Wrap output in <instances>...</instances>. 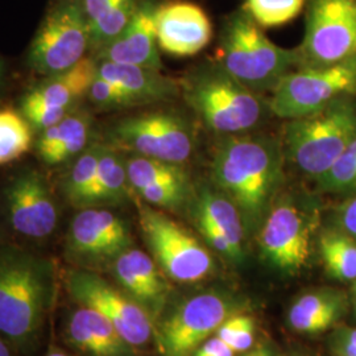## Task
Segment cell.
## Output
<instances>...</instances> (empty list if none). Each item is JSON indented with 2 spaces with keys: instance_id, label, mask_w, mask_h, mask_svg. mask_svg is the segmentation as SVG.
I'll return each instance as SVG.
<instances>
[{
  "instance_id": "6da1fadb",
  "label": "cell",
  "mask_w": 356,
  "mask_h": 356,
  "mask_svg": "<svg viewBox=\"0 0 356 356\" xmlns=\"http://www.w3.org/2000/svg\"><path fill=\"white\" fill-rule=\"evenodd\" d=\"M281 140L260 134L225 136L211 160V181L238 207L244 227L260 229L284 182Z\"/></svg>"
},
{
  "instance_id": "7a4b0ae2",
  "label": "cell",
  "mask_w": 356,
  "mask_h": 356,
  "mask_svg": "<svg viewBox=\"0 0 356 356\" xmlns=\"http://www.w3.org/2000/svg\"><path fill=\"white\" fill-rule=\"evenodd\" d=\"M57 296L54 261L15 244L0 245V335L19 350L38 342Z\"/></svg>"
},
{
  "instance_id": "3957f363",
  "label": "cell",
  "mask_w": 356,
  "mask_h": 356,
  "mask_svg": "<svg viewBox=\"0 0 356 356\" xmlns=\"http://www.w3.org/2000/svg\"><path fill=\"white\" fill-rule=\"evenodd\" d=\"M181 94L206 127L218 135L235 136L260 127L269 102L229 74L220 65L201 66L179 82Z\"/></svg>"
},
{
  "instance_id": "277c9868",
  "label": "cell",
  "mask_w": 356,
  "mask_h": 356,
  "mask_svg": "<svg viewBox=\"0 0 356 356\" xmlns=\"http://www.w3.org/2000/svg\"><path fill=\"white\" fill-rule=\"evenodd\" d=\"M356 138V102L344 97L325 108L288 119L282 127L285 159L307 177L325 175Z\"/></svg>"
},
{
  "instance_id": "5b68a950",
  "label": "cell",
  "mask_w": 356,
  "mask_h": 356,
  "mask_svg": "<svg viewBox=\"0 0 356 356\" xmlns=\"http://www.w3.org/2000/svg\"><path fill=\"white\" fill-rule=\"evenodd\" d=\"M216 64L259 94L273 91L301 65L298 51H286L272 42L245 13L229 19Z\"/></svg>"
},
{
  "instance_id": "8992f818",
  "label": "cell",
  "mask_w": 356,
  "mask_h": 356,
  "mask_svg": "<svg viewBox=\"0 0 356 356\" xmlns=\"http://www.w3.org/2000/svg\"><path fill=\"white\" fill-rule=\"evenodd\" d=\"M98 139L119 152L181 165L191 159L197 145V134L189 118L170 110L118 119Z\"/></svg>"
},
{
  "instance_id": "52a82bcc",
  "label": "cell",
  "mask_w": 356,
  "mask_h": 356,
  "mask_svg": "<svg viewBox=\"0 0 356 356\" xmlns=\"http://www.w3.org/2000/svg\"><path fill=\"white\" fill-rule=\"evenodd\" d=\"M89 51V20L81 0H58L38 26L26 63L38 76H53L76 66Z\"/></svg>"
},
{
  "instance_id": "ba28073f",
  "label": "cell",
  "mask_w": 356,
  "mask_h": 356,
  "mask_svg": "<svg viewBox=\"0 0 356 356\" xmlns=\"http://www.w3.org/2000/svg\"><path fill=\"white\" fill-rule=\"evenodd\" d=\"M356 94V57L327 66H300L272 91L269 107L281 119L313 114Z\"/></svg>"
},
{
  "instance_id": "9c48e42d",
  "label": "cell",
  "mask_w": 356,
  "mask_h": 356,
  "mask_svg": "<svg viewBox=\"0 0 356 356\" xmlns=\"http://www.w3.org/2000/svg\"><path fill=\"white\" fill-rule=\"evenodd\" d=\"M138 209L143 239L166 276L195 282L211 275L213 257L194 235L151 204L140 202Z\"/></svg>"
},
{
  "instance_id": "30bf717a",
  "label": "cell",
  "mask_w": 356,
  "mask_h": 356,
  "mask_svg": "<svg viewBox=\"0 0 356 356\" xmlns=\"http://www.w3.org/2000/svg\"><path fill=\"white\" fill-rule=\"evenodd\" d=\"M65 289L78 305L88 306L108 319L134 348L151 341L154 325L147 310L124 291L86 268L73 267L64 276Z\"/></svg>"
},
{
  "instance_id": "8fae6325",
  "label": "cell",
  "mask_w": 356,
  "mask_h": 356,
  "mask_svg": "<svg viewBox=\"0 0 356 356\" xmlns=\"http://www.w3.org/2000/svg\"><path fill=\"white\" fill-rule=\"evenodd\" d=\"M300 66H327L356 57V0H312Z\"/></svg>"
},
{
  "instance_id": "7c38bea8",
  "label": "cell",
  "mask_w": 356,
  "mask_h": 356,
  "mask_svg": "<svg viewBox=\"0 0 356 356\" xmlns=\"http://www.w3.org/2000/svg\"><path fill=\"white\" fill-rule=\"evenodd\" d=\"M235 301L223 293L204 292L176 306L157 335L163 356H193L204 341L231 317Z\"/></svg>"
},
{
  "instance_id": "4fadbf2b",
  "label": "cell",
  "mask_w": 356,
  "mask_h": 356,
  "mask_svg": "<svg viewBox=\"0 0 356 356\" xmlns=\"http://www.w3.org/2000/svg\"><path fill=\"white\" fill-rule=\"evenodd\" d=\"M127 222L106 207L79 209L65 236V257L74 267L91 268L111 263L132 247Z\"/></svg>"
},
{
  "instance_id": "5bb4252c",
  "label": "cell",
  "mask_w": 356,
  "mask_h": 356,
  "mask_svg": "<svg viewBox=\"0 0 356 356\" xmlns=\"http://www.w3.org/2000/svg\"><path fill=\"white\" fill-rule=\"evenodd\" d=\"M97 74L98 63L88 56L69 70L42 76L24 92L19 110L33 129L41 132L61 122L82 104Z\"/></svg>"
},
{
  "instance_id": "9a60e30c",
  "label": "cell",
  "mask_w": 356,
  "mask_h": 356,
  "mask_svg": "<svg viewBox=\"0 0 356 356\" xmlns=\"http://www.w3.org/2000/svg\"><path fill=\"white\" fill-rule=\"evenodd\" d=\"M7 216L13 231L26 239L51 236L60 220L56 195L47 177L36 168L15 172L3 191Z\"/></svg>"
},
{
  "instance_id": "2e32d148",
  "label": "cell",
  "mask_w": 356,
  "mask_h": 356,
  "mask_svg": "<svg viewBox=\"0 0 356 356\" xmlns=\"http://www.w3.org/2000/svg\"><path fill=\"white\" fill-rule=\"evenodd\" d=\"M310 239L309 218L291 200L272 206L257 235L263 257L285 272L305 267L310 256Z\"/></svg>"
},
{
  "instance_id": "e0dca14e",
  "label": "cell",
  "mask_w": 356,
  "mask_h": 356,
  "mask_svg": "<svg viewBox=\"0 0 356 356\" xmlns=\"http://www.w3.org/2000/svg\"><path fill=\"white\" fill-rule=\"evenodd\" d=\"M154 24L159 48L177 57L200 53L213 36L209 16L191 1L178 0L157 6Z\"/></svg>"
},
{
  "instance_id": "ac0fdd59",
  "label": "cell",
  "mask_w": 356,
  "mask_h": 356,
  "mask_svg": "<svg viewBox=\"0 0 356 356\" xmlns=\"http://www.w3.org/2000/svg\"><path fill=\"white\" fill-rule=\"evenodd\" d=\"M111 273L120 285L154 319L164 309L169 285L152 256L129 247L110 263Z\"/></svg>"
},
{
  "instance_id": "d6986e66",
  "label": "cell",
  "mask_w": 356,
  "mask_h": 356,
  "mask_svg": "<svg viewBox=\"0 0 356 356\" xmlns=\"http://www.w3.org/2000/svg\"><path fill=\"white\" fill-rule=\"evenodd\" d=\"M156 7L152 0H143L127 28L92 58L163 70L154 24Z\"/></svg>"
},
{
  "instance_id": "ffe728a7",
  "label": "cell",
  "mask_w": 356,
  "mask_h": 356,
  "mask_svg": "<svg viewBox=\"0 0 356 356\" xmlns=\"http://www.w3.org/2000/svg\"><path fill=\"white\" fill-rule=\"evenodd\" d=\"M97 139L94 115L81 104L57 124L38 132L33 148L40 163L56 168L69 164Z\"/></svg>"
},
{
  "instance_id": "44dd1931",
  "label": "cell",
  "mask_w": 356,
  "mask_h": 356,
  "mask_svg": "<svg viewBox=\"0 0 356 356\" xmlns=\"http://www.w3.org/2000/svg\"><path fill=\"white\" fill-rule=\"evenodd\" d=\"M66 343L85 356H135V348L126 342L114 325L97 310L79 305L65 322Z\"/></svg>"
},
{
  "instance_id": "7402d4cb",
  "label": "cell",
  "mask_w": 356,
  "mask_h": 356,
  "mask_svg": "<svg viewBox=\"0 0 356 356\" xmlns=\"http://www.w3.org/2000/svg\"><path fill=\"white\" fill-rule=\"evenodd\" d=\"M97 63L98 76L126 90L138 107L169 102L181 94L179 83L164 76L159 69L110 61Z\"/></svg>"
},
{
  "instance_id": "603a6c76",
  "label": "cell",
  "mask_w": 356,
  "mask_h": 356,
  "mask_svg": "<svg viewBox=\"0 0 356 356\" xmlns=\"http://www.w3.org/2000/svg\"><path fill=\"white\" fill-rule=\"evenodd\" d=\"M194 216H200L219 229L234 250L238 263L243 261L245 227L235 204L216 186H202L195 193Z\"/></svg>"
},
{
  "instance_id": "cb8c5ba5",
  "label": "cell",
  "mask_w": 356,
  "mask_h": 356,
  "mask_svg": "<svg viewBox=\"0 0 356 356\" xmlns=\"http://www.w3.org/2000/svg\"><path fill=\"white\" fill-rule=\"evenodd\" d=\"M131 195L135 194L128 182L124 153L104 144L97 176L82 209L123 204Z\"/></svg>"
},
{
  "instance_id": "d4e9b609",
  "label": "cell",
  "mask_w": 356,
  "mask_h": 356,
  "mask_svg": "<svg viewBox=\"0 0 356 356\" xmlns=\"http://www.w3.org/2000/svg\"><path fill=\"white\" fill-rule=\"evenodd\" d=\"M346 300L341 293H307L300 297L289 312L293 329L306 334L327 330L343 313Z\"/></svg>"
},
{
  "instance_id": "484cf974",
  "label": "cell",
  "mask_w": 356,
  "mask_h": 356,
  "mask_svg": "<svg viewBox=\"0 0 356 356\" xmlns=\"http://www.w3.org/2000/svg\"><path fill=\"white\" fill-rule=\"evenodd\" d=\"M103 145L102 141L97 139L74 160L66 164V170L60 181V191L65 201L74 209H82L94 184Z\"/></svg>"
},
{
  "instance_id": "4316f807",
  "label": "cell",
  "mask_w": 356,
  "mask_h": 356,
  "mask_svg": "<svg viewBox=\"0 0 356 356\" xmlns=\"http://www.w3.org/2000/svg\"><path fill=\"white\" fill-rule=\"evenodd\" d=\"M35 141V129L20 110L0 107V166L24 157Z\"/></svg>"
},
{
  "instance_id": "83f0119b",
  "label": "cell",
  "mask_w": 356,
  "mask_h": 356,
  "mask_svg": "<svg viewBox=\"0 0 356 356\" xmlns=\"http://www.w3.org/2000/svg\"><path fill=\"white\" fill-rule=\"evenodd\" d=\"M319 250L330 276L338 280H356V242L351 236L343 231H325L319 239Z\"/></svg>"
},
{
  "instance_id": "f1b7e54d",
  "label": "cell",
  "mask_w": 356,
  "mask_h": 356,
  "mask_svg": "<svg viewBox=\"0 0 356 356\" xmlns=\"http://www.w3.org/2000/svg\"><path fill=\"white\" fill-rule=\"evenodd\" d=\"M126 166L128 182L134 194L143 188L154 184L170 181H191L185 166L157 159L129 154L126 159Z\"/></svg>"
},
{
  "instance_id": "f546056e",
  "label": "cell",
  "mask_w": 356,
  "mask_h": 356,
  "mask_svg": "<svg viewBox=\"0 0 356 356\" xmlns=\"http://www.w3.org/2000/svg\"><path fill=\"white\" fill-rule=\"evenodd\" d=\"M143 0H123L89 23V56L99 51L119 36L138 13Z\"/></svg>"
},
{
  "instance_id": "4dcf8cb0",
  "label": "cell",
  "mask_w": 356,
  "mask_h": 356,
  "mask_svg": "<svg viewBox=\"0 0 356 356\" xmlns=\"http://www.w3.org/2000/svg\"><path fill=\"white\" fill-rule=\"evenodd\" d=\"M305 6V0H245V13L263 28L280 26L292 22Z\"/></svg>"
},
{
  "instance_id": "1f68e13d",
  "label": "cell",
  "mask_w": 356,
  "mask_h": 356,
  "mask_svg": "<svg viewBox=\"0 0 356 356\" xmlns=\"http://www.w3.org/2000/svg\"><path fill=\"white\" fill-rule=\"evenodd\" d=\"M319 191L334 194H356V138L330 169L316 179Z\"/></svg>"
},
{
  "instance_id": "d6a6232c",
  "label": "cell",
  "mask_w": 356,
  "mask_h": 356,
  "mask_svg": "<svg viewBox=\"0 0 356 356\" xmlns=\"http://www.w3.org/2000/svg\"><path fill=\"white\" fill-rule=\"evenodd\" d=\"M143 202L153 207L175 210L189 201L191 195V181H170L154 184L135 193Z\"/></svg>"
},
{
  "instance_id": "836d02e7",
  "label": "cell",
  "mask_w": 356,
  "mask_h": 356,
  "mask_svg": "<svg viewBox=\"0 0 356 356\" xmlns=\"http://www.w3.org/2000/svg\"><path fill=\"white\" fill-rule=\"evenodd\" d=\"M86 99L92 108L99 111H116L138 107L126 90L98 74L90 86Z\"/></svg>"
},
{
  "instance_id": "e575fe53",
  "label": "cell",
  "mask_w": 356,
  "mask_h": 356,
  "mask_svg": "<svg viewBox=\"0 0 356 356\" xmlns=\"http://www.w3.org/2000/svg\"><path fill=\"white\" fill-rule=\"evenodd\" d=\"M216 335L235 353H247L254 346V318L244 314L231 316L219 326Z\"/></svg>"
},
{
  "instance_id": "d590c367",
  "label": "cell",
  "mask_w": 356,
  "mask_h": 356,
  "mask_svg": "<svg viewBox=\"0 0 356 356\" xmlns=\"http://www.w3.org/2000/svg\"><path fill=\"white\" fill-rule=\"evenodd\" d=\"M194 220H195V225L200 229V232L204 235L206 242L209 243L216 250V252L227 257L234 263H238L234 250L231 248L227 239L225 238V235L219 229H216L211 223H209L207 220H204L200 216H194Z\"/></svg>"
},
{
  "instance_id": "8d00e7d4",
  "label": "cell",
  "mask_w": 356,
  "mask_h": 356,
  "mask_svg": "<svg viewBox=\"0 0 356 356\" xmlns=\"http://www.w3.org/2000/svg\"><path fill=\"white\" fill-rule=\"evenodd\" d=\"M337 218L342 231L356 242V194H353L339 206Z\"/></svg>"
},
{
  "instance_id": "74e56055",
  "label": "cell",
  "mask_w": 356,
  "mask_h": 356,
  "mask_svg": "<svg viewBox=\"0 0 356 356\" xmlns=\"http://www.w3.org/2000/svg\"><path fill=\"white\" fill-rule=\"evenodd\" d=\"M120 1L123 0H81V4L90 23L91 20L97 19L99 15L119 4Z\"/></svg>"
},
{
  "instance_id": "f35d334b",
  "label": "cell",
  "mask_w": 356,
  "mask_h": 356,
  "mask_svg": "<svg viewBox=\"0 0 356 356\" xmlns=\"http://www.w3.org/2000/svg\"><path fill=\"white\" fill-rule=\"evenodd\" d=\"M19 348L0 335V356H19Z\"/></svg>"
},
{
  "instance_id": "ab89813d",
  "label": "cell",
  "mask_w": 356,
  "mask_h": 356,
  "mask_svg": "<svg viewBox=\"0 0 356 356\" xmlns=\"http://www.w3.org/2000/svg\"><path fill=\"white\" fill-rule=\"evenodd\" d=\"M244 356H276V354L273 353V350L268 346H259L251 351H247V354Z\"/></svg>"
},
{
  "instance_id": "60d3db41",
  "label": "cell",
  "mask_w": 356,
  "mask_h": 356,
  "mask_svg": "<svg viewBox=\"0 0 356 356\" xmlns=\"http://www.w3.org/2000/svg\"><path fill=\"white\" fill-rule=\"evenodd\" d=\"M341 342L356 347V329H347L341 334Z\"/></svg>"
},
{
  "instance_id": "b9f144b4",
  "label": "cell",
  "mask_w": 356,
  "mask_h": 356,
  "mask_svg": "<svg viewBox=\"0 0 356 356\" xmlns=\"http://www.w3.org/2000/svg\"><path fill=\"white\" fill-rule=\"evenodd\" d=\"M6 72H7V69H6V63H4L3 57L0 56V95H1V92H3L4 83H6Z\"/></svg>"
},
{
  "instance_id": "7bdbcfd3",
  "label": "cell",
  "mask_w": 356,
  "mask_h": 356,
  "mask_svg": "<svg viewBox=\"0 0 356 356\" xmlns=\"http://www.w3.org/2000/svg\"><path fill=\"white\" fill-rule=\"evenodd\" d=\"M45 356H70L67 355L65 351L63 350H60V348H57V347H51L49 348V351L47 353V355Z\"/></svg>"
},
{
  "instance_id": "ee69618b",
  "label": "cell",
  "mask_w": 356,
  "mask_h": 356,
  "mask_svg": "<svg viewBox=\"0 0 356 356\" xmlns=\"http://www.w3.org/2000/svg\"><path fill=\"white\" fill-rule=\"evenodd\" d=\"M235 354H236V353H235L232 348L227 347V348H226L223 353H220V354H219L218 356H235Z\"/></svg>"
},
{
  "instance_id": "f6af8a7d",
  "label": "cell",
  "mask_w": 356,
  "mask_h": 356,
  "mask_svg": "<svg viewBox=\"0 0 356 356\" xmlns=\"http://www.w3.org/2000/svg\"><path fill=\"white\" fill-rule=\"evenodd\" d=\"M353 300H354V307H355L356 312V280L353 284Z\"/></svg>"
}]
</instances>
